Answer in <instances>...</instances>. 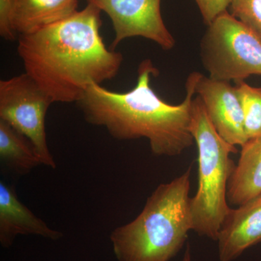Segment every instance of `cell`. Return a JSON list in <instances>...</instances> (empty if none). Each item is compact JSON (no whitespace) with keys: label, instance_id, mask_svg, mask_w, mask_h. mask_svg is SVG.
I'll use <instances>...</instances> for the list:
<instances>
[{"label":"cell","instance_id":"cell-3","mask_svg":"<svg viewBox=\"0 0 261 261\" xmlns=\"http://www.w3.org/2000/svg\"><path fill=\"white\" fill-rule=\"evenodd\" d=\"M191 167L161 184L133 221L111 235L118 261H169L177 255L192 230L190 212Z\"/></svg>","mask_w":261,"mask_h":261},{"label":"cell","instance_id":"cell-7","mask_svg":"<svg viewBox=\"0 0 261 261\" xmlns=\"http://www.w3.org/2000/svg\"><path fill=\"white\" fill-rule=\"evenodd\" d=\"M105 12L112 21L115 39L113 50L123 39L141 37L155 42L164 50H171L176 41L165 25L161 0H87Z\"/></svg>","mask_w":261,"mask_h":261},{"label":"cell","instance_id":"cell-15","mask_svg":"<svg viewBox=\"0 0 261 261\" xmlns=\"http://www.w3.org/2000/svg\"><path fill=\"white\" fill-rule=\"evenodd\" d=\"M228 9L261 39V0H232Z\"/></svg>","mask_w":261,"mask_h":261},{"label":"cell","instance_id":"cell-1","mask_svg":"<svg viewBox=\"0 0 261 261\" xmlns=\"http://www.w3.org/2000/svg\"><path fill=\"white\" fill-rule=\"evenodd\" d=\"M101 10L92 3L32 34H22L18 53L25 73L54 102H78L89 84L115 78L123 56L101 37Z\"/></svg>","mask_w":261,"mask_h":261},{"label":"cell","instance_id":"cell-11","mask_svg":"<svg viewBox=\"0 0 261 261\" xmlns=\"http://www.w3.org/2000/svg\"><path fill=\"white\" fill-rule=\"evenodd\" d=\"M261 195V137L242 146L240 157L228 181L227 199L240 206Z\"/></svg>","mask_w":261,"mask_h":261},{"label":"cell","instance_id":"cell-6","mask_svg":"<svg viewBox=\"0 0 261 261\" xmlns=\"http://www.w3.org/2000/svg\"><path fill=\"white\" fill-rule=\"evenodd\" d=\"M53 102L27 73L0 82V120L30 141L42 165L55 169L45 130L46 114Z\"/></svg>","mask_w":261,"mask_h":261},{"label":"cell","instance_id":"cell-17","mask_svg":"<svg viewBox=\"0 0 261 261\" xmlns=\"http://www.w3.org/2000/svg\"><path fill=\"white\" fill-rule=\"evenodd\" d=\"M203 19L209 25L216 17L228 11L232 0H195Z\"/></svg>","mask_w":261,"mask_h":261},{"label":"cell","instance_id":"cell-5","mask_svg":"<svg viewBox=\"0 0 261 261\" xmlns=\"http://www.w3.org/2000/svg\"><path fill=\"white\" fill-rule=\"evenodd\" d=\"M200 55L202 65L214 80L236 83L261 75V39L228 11L207 25Z\"/></svg>","mask_w":261,"mask_h":261},{"label":"cell","instance_id":"cell-10","mask_svg":"<svg viewBox=\"0 0 261 261\" xmlns=\"http://www.w3.org/2000/svg\"><path fill=\"white\" fill-rule=\"evenodd\" d=\"M18 235H36L61 240L63 233L53 229L19 200L14 187L0 182V243L9 248Z\"/></svg>","mask_w":261,"mask_h":261},{"label":"cell","instance_id":"cell-13","mask_svg":"<svg viewBox=\"0 0 261 261\" xmlns=\"http://www.w3.org/2000/svg\"><path fill=\"white\" fill-rule=\"evenodd\" d=\"M0 159L9 169L21 175L42 165L30 141L3 120H0Z\"/></svg>","mask_w":261,"mask_h":261},{"label":"cell","instance_id":"cell-14","mask_svg":"<svg viewBox=\"0 0 261 261\" xmlns=\"http://www.w3.org/2000/svg\"><path fill=\"white\" fill-rule=\"evenodd\" d=\"M243 107L245 132L248 140L261 137V88L245 81L235 83Z\"/></svg>","mask_w":261,"mask_h":261},{"label":"cell","instance_id":"cell-2","mask_svg":"<svg viewBox=\"0 0 261 261\" xmlns=\"http://www.w3.org/2000/svg\"><path fill=\"white\" fill-rule=\"evenodd\" d=\"M159 73L151 60L146 59L139 65L132 90L120 93L92 83L76 103L86 121L104 127L113 138H145L156 155H179L195 142L190 126L197 72L188 75L186 97L178 105L165 102L151 87V76Z\"/></svg>","mask_w":261,"mask_h":261},{"label":"cell","instance_id":"cell-16","mask_svg":"<svg viewBox=\"0 0 261 261\" xmlns=\"http://www.w3.org/2000/svg\"><path fill=\"white\" fill-rule=\"evenodd\" d=\"M16 0H0V35L7 41L17 39L13 25Z\"/></svg>","mask_w":261,"mask_h":261},{"label":"cell","instance_id":"cell-4","mask_svg":"<svg viewBox=\"0 0 261 261\" xmlns=\"http://www.w3.org/2000/svg\"><path fill=\"white\" fill-rule=\"evenodd\" d=\"M190 128L198 152V188L190 199L192 231L216 240L231 210L228 185L236 165L230 155L238 149L218 134L197 96L192 99Z\"/></svg>","mask_w":261,"mask_h":261},{"label":"cell","instance_id":"cell-12","mask_svg":"<svg viewBox=\"0 0 261 261\" xmlns=\"http://www.w3.org/2000/svg\"><path fill=\"white\" fill-rule=\"evenodd\" d=\"M78 0H16L13 25L18 34H32L78 11Z\"/></svg>","mask_w":261,"mask_h":261},{"label":"cell","instance_id":"cell-9","mask_svg":"<svg viewBox=\"0 0 261 261\" xmlns=\"http://www.w3.org/2000/svg\"><path fill=\"white\" fill-rule=\"evenodd\" d=\"M221 261H232L261 242V195L231 209L218 233Z\"/></svg>","mask_w":261,"mask_h":261},{"label":"cell","instance_id":"cell-8","mask_svg":"<svg viewBox=\"0 0 261 261\" xmlns=\"http://www.w3.org/2000/svg\"><path fill=\"white\" fill-rule=\"evenodd\" d=\"M195 91L218 134L231 145L246 143L243 110L235 86L197 72Z\"/></svg>","mask_w":261,"mask_h":261},{"label":"cell","instance_id":"cell-18","mask_svg":"<svg viewBox=\"0 0 261 261\" xmlns=\"http://www.w3.org/2000/svg\"><path fill=\"white\" fill-rule=\"evenodd\" d=\"M181 261H192L191 251H190V246H187L186 252H185V257Z\"/></svg>","mask_w":261,"mask_h":261}]
</instances>
